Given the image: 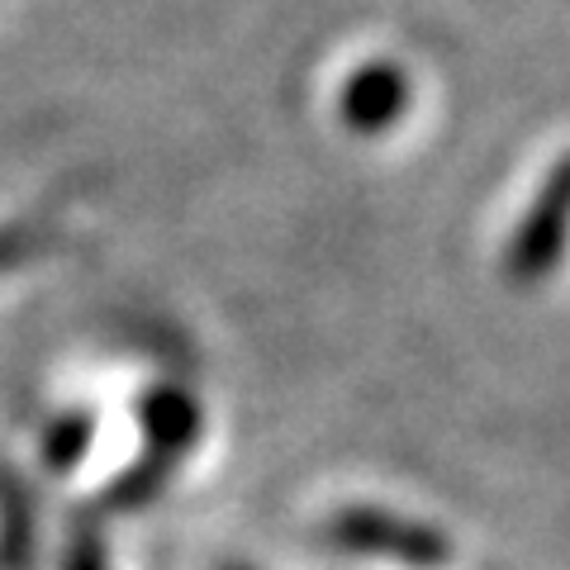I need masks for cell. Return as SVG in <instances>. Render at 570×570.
Here are the masks:
<instances>
[{
	"instance_id": "obj_9",
	"label": "cell",
	"mask_w": 570,
	"mask_h": 570,
	"mask_svg": "<svg viewBox=\"0 0 570 570\" xmlns=\"http://www.w3.org/2000/svg\"><path fill=\"white\" fill-rule=\"evenodd\" d=\"M43 238L33 234V228H0V272H10V266H20L33 247Z\"/></svg>"
},
{
	"instance_id": "obj_1",
	"label": "cell",
	"mask_w": 570,
	"mask_h": 570,
	"mask_svg": "<svg viewBox=\"0 0 570 570\" xmlns=\"http://www.w3.org/2000/svg\"><path fill=\"white\" fill-rule=\"evenodd\" d=\"M324 542L356 551V557L400 561L409 570H438L452 561V542L442 528L409 519V513H395V509H371V504L337 509L324 523Z\"/></svg>"
},
{
	"instance_id": "obj_5",
	"label": "cell",
	"mask_w": 570,
	"mask_h": 570,
	"mask_svg": "<svg viewBox=\"0 0 570 570\" xmlns=\"http://www.w3.org/2000/svg\"><path fill=\"white\" fill-rule=\"evenodd\" d=\"M39 547V513L24 480L0 466V570H29Z\"/></svg>"
},
{
	"instance_id": "obj_2",
	"label": "cell",
	"mask_w": 570,
	"mask_h": 570,
	"mask_svg": "<svg viewBox=\"0 0 570 570\" xmlns=\"http://www.w3.org/2000/svg\"><path fill=\"white\" fill-rule=\"evenodd\" d=\"M409 100H414V81H409V71L400 62H362L343 81V91H337V119L352 134L376 138L404 119Z\"/></svg>"
},
{
	"instance_id": "obj_3",
	"label": "cell",
	"mask_w": 570,
	"mask_h": 570,
	"mask_svg": "<svg viewBox=\"0 0 570 570\" xmlns=\"http://www.w3.org/2000/svg\"><path fill=\"white\" fill-rule=\"evenodd\" d=\"M566 247V167H551L542 195L532 200V209L519 219L509 238V276L513 281H542L551 266L561 262Z\"/></svg>"
},
{
	"instance_id": "obj_10",
	"label": "cell",
	"mask_w": 570,
	"mask_h": 570,
	"mask_svg": "<svg viewBox=\"0 0 570 570\" xmlns=\"http://www.w3.org/2000/svg\"><path fill=\"white\" fill-rule=\"evenodd\" d=\"M219 570H253V566H219Z\"/></svg>"
},
{
	"instance_id": "obj_4",
	"label": "cell",
	"mask_w": 570,
	"mask_h": 570,
	"mask_svg": "<svg viewBox=\"0 0 570 570\" xmlns=\"http://www.w3.org/2000/svg\"><path fill=\"white\" fill-rule=\"evenodd\" d=\"M138 428H142L148 452L176 466L200 442V404L181 385H157L138 400Z\"/></svg>"
},
{
	"instance_id": "obj_6",
	"label": "cell",
	"mask_w": 570,
	"mask_h": 570,
	"mask_svg": "<svg viewBox=\"0 0 570 570\" xmlns=\"http://www.w3.org/2000/svg\"><path fill=\"white\" fill-rule=\"evenodd\" d=\"M171 461L163 456H153V452H142L138 461L124 475H115L110 485L100 490V509L105 513H134V509H148L157 494L167 490V480H171Z\"/></svg>"
},
{
	"instance_id": "obj_8",
	"label": "cell",
	"mask_w": 570,
	"mask_h": 570,
	"mask_svg": "<svg viewBox=\"0 0 570 570\" xmlns=\"http://www.w3.org/2000/svg\"><path fill=\"white\" fill-rule=\"evenodd\" d=\"M62 570H110V557H105V538L96 532V523H77L71 519L67 547H62Z\"/></svg>"
},
{
	"instance_id": "obj_7",
	"label": "cell",
	"mask_w": 570,
	"mask_h": 570,
	"mask_svg": "<svg viewBox=\"0 0 570 570\" xmlns=\"http://www.w3.org/2000/svg\"><path fill=\"white\" fill-rule=\"evenodd\" d=\"M91 442H96V419H91V409H67V414H58L48 428H43V466L48 471H77L86 452H91Z\"/></svg>"
}]
</instances>
